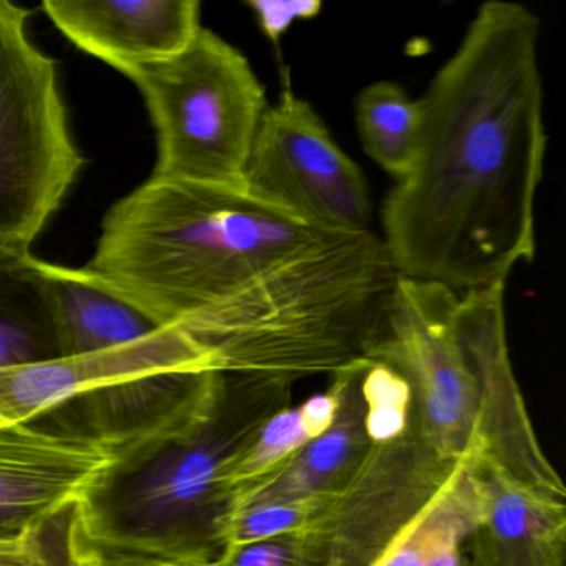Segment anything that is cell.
<instances>
[{
	"label": "cell",
	"instance_id": "cell-14",
	"mask_svg": "<svg viewBox=\"0 0 566 566\" xmlns=\"http://www.w3.org/2000/svg\"><path fill=\"white\" fill-rule=\"evenodd\" d=\"M45 270L54 291L64 357L127 346L167 329L112 293L85 268L45 263Z\"/></svg>",
	"mask_w": 566,
	"mask_h": 566
},
{
	"label": "cell",
	"instance_id": "cell-22",
	"mask_svg": "<svg viewBox=\"0 0 566 566\" xmlns=\"http://www.w3.org/2000/svg\"><path fill=\"white\" fill-rule=\"evenodd\" d=\"M98 566H187L177 563L161 562V559L145 558V556L104 555Z\"/></svg>",
	"mask_w": 566,
	"mask_h": 566
},
{
	"label": "cell",
	"instance_id": "cell-20",
	"mask_svg": "<svg viewBox=\"0 0 566 566\" xmlns=\"http://www.w3.org/2000/svg\"><path fill=\"white\" fill-rule=\"evenodd\" d=\"M208 566H311L296 533L231 546Z\"/></svg>",
	"mask_w": 566,
	"mask_h": 566
},
{
	"label": "cell",
	"instance_id": "cell-21",
	"mask_svg": "<svg viewBox=\"0 0 566 566\" xmlns=\"http://www.w3.org/2000/svg\"><path fill=\"white\" fill-rule=\"evenodd\" d=\"M247 6L253 11L264 38L274 44H280L296 22L311 21L323 9L319 0H250Z\"/></svg>",
	"mask_w": 566,
	"mask_h": 566
},
{
	"label": "cell",
	"instance_id": "cell-12",
	"mask_svg": "<svg viewBox=\"0 0 566 566\" xmlns=\"http://www.w3.org/2000/svg\"><path fill=\"white\" fill-rule=\"evenodd\" d=\"M369 364H357L346 370L343 397L333 423L270 475L244 490L234 503V512L258 503L336 499L354 482L374 446L360 389Z\"/></svg>",
	"mask_w": 566,
	"mask_h": 566
},
{
	"label": "cell",
	"instance_id": "cell-17",
	"mask_svg": "<svg viewBox=\"0 0 566 566\" xmlns=\"http://www.w3.org/2000/svg\"><path fill=\"white\" fill-rule=\"evenodd\" d=\"M356 125L364 151L400 180L409 170L419 138V101L396 82H374L357 97Z\"/></svg>",
	"mask_w": 566,
	"mask_h": 566
},
{
	"label": "cell",
	"instance_id": "cell-19",
	"mask_svg": "<svg viewBox=\"0 0 566 566\" xmlns=\"http://www.w3.org/2000/svg\"><path fill=\"white\" fill-rule=\"evenodd\" d=\"M337 499V496H336ZM334 499L287 500V502L258 503L237 510L228 526V548L306 532L319 522Z\"/></svg>",
	"mask_w": 566,
	"mask_h": 566
},
{
	"label": "cell",
	"instance_id": "cell-11",
	"mask_svg": "<svg viewBox=\"0 0 566 566\" xmlns=\"http://www.w3.org/2000/svg\"><path fill=\"white\" fill-rule=\"evenodd\" d=\"M479 465L485 502L463 549L465 566H565L566 496Z\"/></svg>",
	"mask_w": 566,
	"mask_h": 566
},
{
	"label": "cell",
	"instance_id": "cell-10",
	"mask_svg": "<svg viewBox=\"0 0 566 566\" xmlns=\"http://www.w3.org/2000/svg\"><path fill=\"white\" fill-rule=\"evenodd\" d=\"M42 8L69 41L122 74L175 57L201 29L198 0H45Z\"/></svg>",
	"mask_w": 566,
	"mask_h": 566
},
{
	"label": "cell",
	"instance_id": "cell-16",
	"mask_svg": "<svg viewBox=\"0 0 566 566\" xmlns=\"http://www.w3.org/2000/svg\"><path fill=\"white\" fill-rule=\"evenodd\" d=\"M346 370L331 376L329 387L324 392L310 397L301 406L291 403L268 417L238 450L227 473L233 512L234 503L244 490L270 475L284 460L333 423L343 397Z\"/></svg>",
	"mask_w": 566,
	"mask_h": 566
},
{
	"label": "cell",
	"instance_id": "cell-9",
	"mask_svg": "<svg viewBox=\"0 0 566 566\" xmlns=\"http://www.w3.org/2000/svg\"><path fill=\"white\" fill-rule=\"evenodd\" d=\"M111 453L87 440L34 426H0V539L24 536L81 499Z\"/></svg>",
	"mask_w": 566,
	"mask_h": 566
},
{
	"label": "cell",
	"instance_id": "cell-8",
	"mask_svg": "<svg viewBox=\"0 0 566 566\" xmlns=\"http://www.w3.org/2000/svg\"><path fill=\"white\" fill-rule=\"evenodd\" d=\"M210 367V354L170 327L101 353L0 369V426H34L77 397L134 377Z\"/></svg>",
	"mask_w": 566,
	"mask_h": 566
},
{
	"label": "cell",
	"instance_id": "cell-7",
	"mask_svg": "<svg viewBox=\"0 0 566 566\" xmlns=\"http://www.w3.org/2000/svg\"><path fill=\"white\" fill-rule=\"evenodd\" d=\"M243 187L319 227L370 231L373 201L363 170L291 88L264 112Z\"/></svg>",
	"mask_w": 566,
	"mask_h": 566
},
{
	"label": "cell",
	"instance_id": "cell-13",
	"mask_svg": "<svg viewBox=\"0 0 566 566\" xmlns=\"http://www.w3.org/2000/svg\"><path fill=\"white\" fill-rule=\"evenodd\" d=\"M64 357L45 261L0 241V369Z\"/></svg>",
	"mask_w": 566,
	"mask_h": 566
},
{
	"label": "cell",
	"instance_id": "cell-6",
	"mask_svg": "<svg viewBox=\"0 0 566 566\" xmlns=\"http://www.w3.org/2000/svg\"><path fill=\"white\" fill-rule=\"evenodd\" d=\"M463 462V460H462ZM460 462L440 459L406 429L374 440L359 475L319 522L296 533L311 566H374L449 482Z\"/></svg>",
	"mask_w": 566,
	"mask_h": 566
},
{
	"label": "cell",
	"instance_id": "cell-3",
	"mask_svg": "<svg viewBox=\"0 0 566 566\" xmlns=\"http://www.w3.org/2000/svg\"><path fill=\"white\" fill-rule=\"evenodd\" d=\"M505 286L455 291L400 277L367 360L409 387L423 442L447 462L479 459V353L505 319Z\"/></svg>",
	"mask_w": 566,
	"mask_h": 566
},
{
	"label": "cell",
	"instance_id": "cell-1",
	"mask_svg": "<svg viewBox=\"0 0 566 566\" xmlns=\"http://www.w3.org/2000/svg\"><path fill=\"white\" fill-rule=\"evenodd\" d=\"M539 32L525 6L486 0L419 98L412 161L382 207L400 277L483 290L535 258L546 154Z\"/></svg>",
	"mask_w": 566,
	"mask_h": 566
},
{
	"label": "cell",
	"instance_id": "cell-23",
	"mask_svg": "<svg viewBox=\"0 0 566 566\" xmlns=\"http://www.w3.org/2000/svg\"><path fill=\"white\" fill-rule=\"evenodd\" d=\"M459 566H465V559H462V563H460Z\"/></svg>",
	"mask_w": 566,
	"mask_h": 566
},
{
	"label": "cell",
	"instance_id": "cell-5",
	"mask_svg": "<svg viewBox=\"0 0 566 566\" xmlns=\"http://www.w3.org/2000/svg\"><path fill=\"white\" fill-rule=\"evenodd\" d=\"M29 15L0 0V241L24 248L84 167L69 134L57 64L29 41Z\"/></svg>",
	"mask_w": 566,
	"mask_h": 566
},
{
	"label": "cell",
	"instance_id": "cell-18",
	"mask_svg": "<svg viewBox=\"0 0 566 566\" xmlns=\"http://www.w3.org/2000/svg\"><path fill=\"white\" fill-rule=\"evenodd\" d=\"M101 549L85 528L81 499L61 509L15 539H0V566H98Z\"/></svg>",
	"mask_w": 566,
	"mask_h": 566
},
{
	"label": "cell",
	"instance_id": "cell-4",
	"mask_svg": "<svg viewBox=\"0 0 566 566\" xmlns=\"http://www.w3.org/2000/svg\"><path fill=\"white\" fill-rule=\"evenodd\" d=\"M140 88L158 135V180L243 188L266 88L233 45L201 28L167 61L125 72Z\"/></svg>",
	"mask_w": 566,
	"mask_h": 566
},
{
	"label": "cell",
	"instance_id": "cell-2",
	"mask_svg": "<svg viewBox=\"0 0 566 566\" xmlns=\"http://www.w3.org/2000/svg\"><path fill=\"white\" fill-rule=\"evenodd\" d=\"M293 386L218 370L191 412L112 453L81 495L85 528L102 555L217 563L233 516L228 467L268 417L293 403Z\"/></svg>",
	"mask_w": 566,
	"mask_h": 566
},
{
	"label": "cell",
	"instance_id": "cell-15",
	"mask_svg": "<svg viewBox=\"0 0 566 566\" xmlns=\"http://www.w3.org/2000/svg\"><path fill=\"white\" fill-rule=\"evenodd\" d=\"M485 502L476 459L459 463L449 482L374 566H459Z\"/></svg>",
	"mask_w": 566,
	"mask_h": 566
}]
</instances>
